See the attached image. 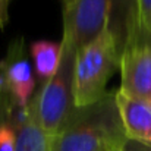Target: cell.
Here are the masks:
<instances>
[{"label":"cell","mask_w":151,"mask_h":151,"mask_svg":"<svg viewBox=\"0 0 151 151\" xmlns=\"http://www.w3.org/2000/svg\"><path fill=\"white\" fill-rule=\"evenodd\" d=\"M126 134L116 90L85 107H76L68 125L50 138V151H120Z\"/></svg>","instance_id":"cell-1"},{"label":"cell","mask_w":151,"mask_h":151,"mask_svg":"<svg viewBox=\"0 0 151 151\" xmlns=\"http://www.w3.org/2000/svg\"><path fill=\"white\" fill-rule=\"evenodd\" d=\"M62 54L57 70L49 81L37 87L28 103L38 125L50 135H57L76 110L75 104V65L76 46L62 35Z\"/></svg>","instance_id":"cell-2"},{"label":"cell","mask_w":151,"mask_h":151,"mask_svg":"<svg viewBox=\"0 0 151 151\" xmlns=\"http://www.w3.org/2000/svg\"><path fill=\"white\" fill-rule=\"evenodd\" d=\"M122 47L107 24L88 44L81 47L75 65V104L85 107L107 94V82L120 66Z\"/></svg>","instance_id":"cell-3"},{"label":"cell","mask_w":151,"mask_h":151,"mask_svg":"<svg viewBox=\"0 0 151 151\" xmlns=\"http://www.w3.org/2000/svg\"><path fill=\"white\" fill-rule=\"evenodd\" d=\"M119 90L131 97L151 103V41L126 44L120 56Z\"/></svg>","instance_id":"cell-4"},{"label":"cell","mask_w":151,"mask_h":151,"mask_svg":"<svg viewBox=\"0 0 151 151\" xmlns=\"http://www.w3.org/2000/svg\"><path fill=\"white\" fill-rule=\"evenodd\" d=\"M37 84L25 53L24 38L13 41L0 60V88L9 91L21 106H28Z\"/></svg>","instance_id":"cell-5"},{"label":"cell","mask_w":151,"mask_h":151,"mask_svg":"<svg viewBox=\"0 0 151 151\" xmlns=\"http://www.w3.org/2000/svg\"><path fill=\"white\" fill-rule=\"evenodd\" d=\"M116 104L128 139L151 147V103L116 90Z\"/></svg>","instance_id":"cell-6"},{"label":"cell","mask_w":151,"mask_h":151,"mask_svg":"<svg viewBox=\"0 0 151 151\" xmlns=\"http://www.w3.org/2000/svg\"><path fill=\"white\" fill-rule=\"evenodd\" d=\"M29 53L40 82L49 81L57 70L60 62V54H62L60 43H53L47 40L34 41L29 47Z\"/></svg>","instance_id":"cell-7"},{"label":"cell","mask_w":151,"mask_h":151,"mask_svg":"<svg viewBox=\"0 0 151 151\" xmlns=\"http://www.w3.org/2000/svg\"><path fill=\"white\" fill-rule=\"evenodd\" d=\"M50 135L38 125L29 106L24 123L16 129L15 151H50Z\"/></svg>","instance_id":"cell-8"},{"label":"cell","mask_w":151,"mask_h":151,"mask_svg":"<svg viewBox=\"0 0 151 151\" xmlns=\"http://www.w3.org/2000/svg\"><path fill=\"white\" fill-rule=\"evenodd\" d=\"M135 24H137V40L151 41V0H132Z\"/></svg>","instance_id":"cell-9"},{"label":"cell","mask_w":151,"mask_h":151,"mask_svg":"<svg viewBox=\"0 0 151 151\" xmlns=\"http://www.w3.org/2000/svg\"><path fill=\"white\" fill-rule=\"evenodd\" d=\"M16 148V131L9 125L0 126V151H15Z\"/></svg>","instance_id":"cell-10"},{"label":"cell","mask_w":151,"mask_h":151,"mask_svg":"<svg viewBox=\"0 0 151 151\" xmlns=\"http://www.w3.org/2000/svg\"><path fill=\"white\" fill-rule=\"evenodd\" d=\"M120 151H151V147H147V145L137 142V141H132V139H126Z\"/></svg>","instance_id":"cell-11"},{"label":"cell","mask_w":151,"mask_h":151,"mask_svg":"<svg viewBox=\"0 0 151 151\" xmlns=\"http://www.w3.org/2000/svg\"><path fill=\"white\" fill-rule=\"evenodd\" d=\"M12 0H0V29H4L9 19V4Z\"/></svg>","instance_id":"cell-12"},{"label":"cell","mask_w":151,"mask_h":151,"mask_svg":"<svg viewBox=\"0 0 151 151\" xmlns=\"http://www.w3.org/2000/svg\"><path fill=\"white\" fill-rule=\"evenodd\" d=\"M62 1V7H65V6H68L69 3H72L73 0H60Z\"/></svg>","instance_id":"cell-13"}]
</instances>
